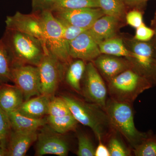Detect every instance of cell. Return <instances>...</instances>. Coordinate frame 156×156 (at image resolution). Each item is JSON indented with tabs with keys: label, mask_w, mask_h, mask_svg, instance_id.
Wrapping results in <instances>:
<instances>
[{
	"label": "cell",
	"mask_w": 156,
	"mask_h": 156,
	"mask_svg": "<svg viewBox=\"0 0 156 156\" xmlns=\"http://www.w3.org/2000/svg\"><path fill=\"white\" fill-rule=\"evenodd\" d=\"M2 40L12 62L37 66L48 53L39 39L17 31L6 28Z\"/></svg>",
	"instance_id": "6da1fadb"
},
{
	"label": "cell",
	"mask_w": 156,
	"mask_h": 156,
	"mask_svg": "<svg viewBox=\"0 0 156 156\" xmlns=\"http://www.w3.org/2000/svg\"><path fill=\"white\" fill-rule=\"evenodd\" d=\"M70 111L78 123L91 128L98 141H103L112 128L105 111L97 105L69 95L62 96Z\"/></svg>",
	"instance_id": "7a4b0ae2"
},
{
	"label": "cell",
	"mask_w": 156,
	"mask_h": 156,
	"mask_svg": "<svg viewBox=\"0 0 156 156\" xmlns=\"http://www.w3.org/2000/svg\"><path fill=\"white\" fill-rule=\"evenodd\" d=\"M111 98L132 104L140 94L154 84L134 69H128L108 82Z\"/></svg>",
	"instance_id": "3957f363"
},
{
	"label": "cell",
	"mask_w": 156,
	"mask_h": 156,
	"mask_svg": "<svg viewBox=\"0 0 156 156\" xmlns=\"http://www.w3.org/2000/svg\"><path fill=\"white\" fill-rule=\"evenodd\" d=\"M105 111L112 128L122 134L133 148L146 136L147 132L140 131L135 127L131 104L111 98L107 101Z\"/></svg>",
	"instance_id": "277c9868"
},
{
	"label": "cell",
	"mask_w": 156,
	"mask_h": 156,
	"mask_svg": "<svg viewBox=\"0 0 156 156\" xmlns=\"http://www.w3.org/2000/svg\"><path fill=\"white\" fill-rule=\"evenodd\" d=\"M44 29L45 48L65 65L69 64L72 59L70 56L68 44L64 38L60 22L50 11L39 13Z\"/></svg>",
	"instance_id": "5b68a950"
},
{
	"label": "cell",
	"mask_w": 156,
	"mask_h": 156,
	"mask_svg": "<svg viewBox=\"0 0 156 156\" xmlns=\"http://www.w3.org/2000/svg\"><path fill=\"white\" fill-rule=\"evenodd\" d=\"M129 43L127 59L132 68L156 84V41L142 42L134 39Z\"/></svg>",
	"instance_id": "8992f818"
},
{
	"label": "cell",
	"mask_w": 156,
	"mask_h": 156,
	"mask_svg": "<svg viewBox=\"0 0 156 156\" xmlns=\"http://www.w3.org/2000/svg\"><path fill=\"white\" fill-rule=\"evenodd\" d=\"M11 75V81L21 90L24 101L41 95L37 66L12 62Z\"/></svg>",
	"instance_id": "52a82bcc"
},
{
	"label": "cell",
	"mask_w": 156,
	"mask_h": 156,
	"mask_svg": "<svg viewBox=\"0 0 156 156\" xmlns=\"http://www.w3.org/2000/svg\"><path fill=\"white\" fill-rule=\"evenodd\" d=\"M64 65L50 53H45L37 66L41 95L53 97L64 75Z\"/></svg>",
	"instance_id": "ba28073f"
},
{
	"label": "cell",
	"mask_w": 156,
	"mask_h": 156,
	"mask_svg": "<svg viewBox=\"0 0 156 156\" xmlns=\"http://www.w3.org/2000/svg\"><path fill=\"white\" fill-rule=\"evenodd\" d=\"M83 92L88 101L105 110L107 101V87L92 62L86 65Z\"/></svg>",
	"instance_id": "9c48e42d"
},
{
	"label": "cell",
	"mask_w": 156,
	"mask_h": 156,
	"mask_svg": "<svg viewBox=\"0 0 156 156\" xmlns=\"http://www.w3.org/2000/svg\"><path fill=\"white\" fill-rule=\"evenodd\" d=\"M40 129L37 140L36 155L66 156L68 154L69 146L62 134L53 130L47 124Z\"/></svg>",
	"instance_id": "30bf717a"
},
{
	"label": "cell",
	"mask_w": 156,
	"mask_h": 156,
	"mask_svg": "<svg viewBox=\"0 0 156 156\" xmlns=\"http://www.w3.org/2000/svg\"><path fill=\"white\" fill-rule=\"evenodd\" d=\"M6 28L17 31L37 38L45 48L44 29L41 18L38 13L24 14L17 11L12 16H8L5 20ZM46 51V48H45Z\"/></svg>",
	"instance_id": "8fae6325"
},
{
	"label": "cell",
	"mask_w": 156,
	"mask_h": 156,
	"mask_svg": "<svg viewBox=\"0 0 156 156\" xmlns=\"http://www.w3.org/2000/svg\"><path fill=\"white\" fill-rule=\"evenodd\" d=\"M52 12L57 19L86 30H89L98 18L105 15L99 8L59 9Z\"/></svg>",
	"instance_id": "7c38bea8"
},
{
	"label": "cell",
	"mask_w": 156,
	"mask_h": 156,
	"mask_svg": "<svg viewBox=\"0 0 156 156\" xmlns=\"http://www.w3.org/2000/svg\"><path fill=\"white\" fill-rule=\"evenodd\" d=\"M72 58L92 62L100 56L99 47L88 30L84 31L68 44Z\"/></svg>",
	"instance_id": "4fadbf2b"
},
{
	"label": "cell",
	"mask_w": 156,
	"mask_h": 156,
	"mask_svg": "<svg viewBox=\"0 0 156 156\" xmlns=\"http://www.w3.org/2000/svg\"><path fill=\"white\" fill-rule=\"evenodd\" d=\"M92 62L107 82L124 71L132 68L127 58L106 54H101Z\"/></svg>",
	"instance_id": "5bb4252c"
},
{
	"label": "cell",
	"mask_w": 156,
	"mask_h": 156,
	"mask_svg": "<svg viewBox=\"0 0 156 156\" xmlns=\"http://www.w3.org/2000/svg\"><path fill=\"white\" fill-rule=\"evenodd\" d=\"M37 131H11L8 138L6 156H25L30 146L37 140Z\"/></svg>",
	"instance_id": "9a60e30c"
},
{
	"label": "cell",
	"mask_w": 156,
	"mask_h": 156,
	"mask_svg": "<svg viewBox=\"0 0 156 156\" xmlns=\"http://www.w3.org/2000/svg\"><path fill=\"white\" fill-rule=\"evenodd\" d=\"M120 20L115 17L105 15L98 18L88 30L98 44L116 37Z\"/></svg>",
	"instance_id": "2e32d148"
},
{
	"label": "cell",
	"mask_w": 156,
	"mask_h": 156,
	"mask_svg": "<svg viewBox=\"0 0 156 156\" xmlns=\"http://www.w3.org/2000/svg\"><path fill=\"white\" fill-rule=\"evenodd\" d=\"M11 130L24 132L37 131L47 124V118H31L23 115L16 110L7 114Z\"/></svg>",
	"instance_id": "e0dca14e"
},
{
	"label": "cell",
	"mask_w": 156,
	"mask_h": 156,
	"mask_svg": "<svg viewBox=\"0 0 156 156\" xmlns=\"http://www.w3.org/2000/svg\"><path fill=\"white\" fill-rule=\"evenodd\" d=\"M23 94L15 85H0V107L7 114L16 110L24 101Z\"/></svg>",
	"instance_id": "ac0fdd59"
},
{
	"label": "cell",
	"mask_w": 156,
	"mask_h": 156,
	"mask_svg": "<svg viewBox=\"0 0 156 156\" xmlns=\"http://www.w3.org/2000/svg\"><path fill=\"white\" fill-rule=\"evenodd\" d=\"M51 98L41 95L24 101L17 109L23 115L31 118L40 119L48 115V107Z\"/></svg>",
	"instance_id": "d6986e66"
},
{
	"label": "cell",
	"mask_w": 156,
	"mask_h": 156,
	"mask_svg": "<svg viewBox=\"0 0 156 156\" xmlns=\"http://www.w3.org/2000/svg\"><path fill=\"white\" fill-rule=\"evenodd\" d=\"M98 45L101 54L127 58L130 56V51L121 38L115 37L104 41Z\"/></svg>",
	"instance_id": "ffe728a7"
},
{
	"label": "cell",
	"mask_w": 156,
	"mask_h": 156,
	"mask_svg": "<svg viewBox=\"0 0 156 156\" xmlns=\"http://www.w3.org/2000/svg\"><path fill=\"white\" fill-rule=\"evenodd\" d=\"M86 65L85 61L78 59L69 64L66 73V83L76 92H80L81 81L84 75Z\"/></svg>",
	"instance_id": "44dd1931"
},
{
	"label": "cell",
	"mask_w": 156,
	"mask_h": 156,
	"mask_svg": "<svg viewBox=\"0 0 156 156\" xmlns=\"http://www.w3.org/2000/svg\"><path fill=\"white\" fill-rule=\"evenodd\" d=\"M47 120V124L53 130L61 134L74 130L78 123L72 114L60 117L48 116Z\"/></svg>",
	"instance_id": "7402d4cb"
},
{
	"label": "cell",
	"mask_w": 156,
	"mask_h": 156,
	"mask_svg": "<svg viewBox=\"0 0 156 156\" xmlns=\"http://www.w3.org/2000/svg\"><path fill=\"white\" fill-rule=\"evenodd\" d=\"M99 8L105 15L121 20L126 15V5L123 0H98Z\"/></svg>",
	"instance_id": "603a6c76"
},
{
	"label": "cell",
	"mask_w": 156,
	"mask_h": 156,
	"mask_svg": "<svg viewBox=\"0 0 156 156\" xmlns=\"http://www.w3.org/2000/svg\"><path fill=\"white\" fill-rule=\"evenodd\" d=\"M133 151L136 156H156V133L147 132L146 136Z\"/></svg>",
	"instance_id": "cb8c5ba5"
},
{
	"label": "cell",
	"mask_w": 156,
	"mask_h": 156,
	"mask_svg": "<svg viewBox=\"0 0 156 156\" xmlns=\"http://www.w3.org/2000/svg\"><path fill=\"white\" fill-rule=\"evenodd\" d=\"M12 59L5 46L0 39V82L11 81Z\"/></svg>",
	"instance_id": "d4e9b609"
},
{
	"label": "cell",
	"mask_w": 156,
	"mask_h": 156,
	"mask_svg": "<svg viewBox=\"0 0 156 156\" xmlns=\"http://www.w3.org/2000/svg\"><path fill=\"white\" fill-rule=\"evenodd\" d=\"M95 8H99L98 0H57L53 11L59 9Z\"/></svg>",
	"instance_id": "484cf974"
},
{
	"label": "cell",
	"mask_w": 156,
	"mask_h": 156,
	"mask_svg": "<svg viewBox=\"0 0 156 156\" xmlns=\"http://www.w3.org/2000/svg\"><path fill=\"white\" fill-rule=\"evenodd\" d=\"M71 114L67 105L62 98H51L48 115L50 117H60Z\"/></svg>",
	"instance_id": "4316f807"
},
{
	"label": "cell",
	"mask_w": 156,
	"mask_h": 156,
	"mask_svg": "<svg viewBox=\"0 0 156 156\" xmlns=\"http://www.w3.org/2000/svg\"><path fill=\"white\" fill-rule=\"evenodd\" d=\"M78 156H95V148L92 141L86 134L79 133L77 135Z\"/></svg>",
	"instance_id": "83f0119b"
},
{
	"label": "cell",
	"mask_w": 156,
	"mask_h": 156,
	"mask_svg": "<svg viewBox=\"0 0 156 156\" xmlns=\"http://www.w3.org/2000/svg\"><path fill=\"white\" fill-rule=\"evenodd\" d=\"M110 156H129L131 151L118 137L112 136L110 138L107 147Z\"/></svg>",
	"instance_id": "f1b7e54d"
},
{
	"label": "cell",
	"mask_w": 156,
	"mask_h": 156,
	"mask_svg": "<svg viewBox=\"0 0 156 156\" xmlns=\"http://www.w3.org/2000/svg\"><path fill=\"white\" fill-rule=\"evenodd\" d=\"M57 19L61 24L64 38L68 44L71 41L76 38L79 35L87 30L73 25L64 20Z\"/></svg>",
	"instance_id": "f546056e"
},
{
	"label": "cell",
	"mask_w": 156,
	"mask_h": 156,
	"mask_svg": "<svg viewBox=\"0 0 156 156\" xmlns=\"http://www.w3.org/2000/svg\"><path fill=\"white\" fill-rule=\"evenodd\" d=\"M11 130L8 115L0 107V140H8Z\"/></svg>",
	"instance_id": "4dcf8cb0"
},
{
	"label": "cell",
	"mask_w": 156,
	"mask_h": 156,
	"mask_svg": "<svg viewBox=\"0 0 156 156\" xmlns=\"http://www.w3.org/2000/svg\"><path fill=\"white\" fill-rule=\"evenodd\" d=\"M34 13H41L44 11L52 12L57 0H31Z\"/></svg>",
	"instance_id": "1f68e13d"
},
{
	"label": "cell",
	"mask_w": 156,
	"mask_h": 156,
	"mask_svg": "<svg viewBox=\"0 0 156 156\" xmlns=\"http://www.w3.org/2000/svg\"><path fill=\"white\" fill-rule=\"evenodd\" d=\"M155 35V30L148 27L144 23L136 29L134 39L137 41L147 42L150 41Z\"/></svg>",
	"instance_id": "d6a6232c"
},
{
	"label": "cell",
	"mask_w": 156,
	"mask_h": 156,
	"mask_svg": "<svg viewBox=\"0 0 156 156\" xmlns=\"http://www.w3.org/2000/svg\"><path fill=\"white\" fill-rule=\"evenodd\" d=\"M126 17L128 24L135 29L144 23L142 13L139 10L135 9L130 11L126 14Z\"/></svg>",
	"instance_id": "836d02e7"
},
{
	"label": "cell",
	"mask_w": 156,
	"mask_h": 156,
	"mask_svg": "<svg viewBox=\"0 0 156 156\" xmlns=\"http://www.w3.org/2000/svg\"><path fill=\"white\" fill-rule=\"evenodd\" d=\"M97 147L95 148V156H110L108 148L99 140Z\"/></svg>",
	"instance_id": "e575fe53"
},
{
	"label": "cell",
	"mask_w": 156,
	"mask_h": 156,
	"mask_svg": "<svg viewBox=\"0 0 156 156\" xmlns=\"http://www.w3.org/2000/svg\"><path fill=\"white\" fill-rule=\"evenodd\" d=\"M149 0H123L126 6L131 7H139Z\"/></svg>",
	"instance_id": "d590c367"
},
{
	"label": "cell",
	"mask_w": 156,
	"mask_h": 156,
	"mask_svg": "<svg viewBox=\"0 0 156 156\" xmlns=\"http://www.w3.org/2000/svg\"><path fill=\"white\" fill-rule=\"evenodd\" d=\"M8 140H0V156H6Z\"/></svg>",
	"instance_id": "8d00e7d4"
},
{
	"label": "cell",
	"mask_w": 156,
	"mask_h": 156,
	"mask_svg": "<svg viewBox=\"0 0 156 156\" xmlns=\"http://www.w3.org/2000/svg\"><path fill=\"white\" fill-rule=\"evenodd\" d=\"M155 30V35H155L156 38V28L155 30Z\"/></svg>",
	"instance_id": "74e56055"
}]
</instances>
